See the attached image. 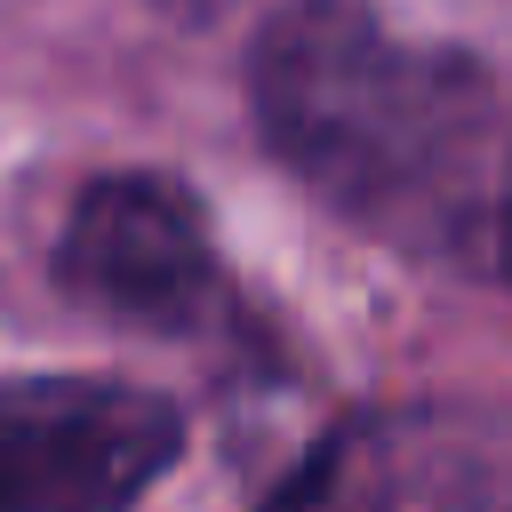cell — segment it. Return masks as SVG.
Instances as JSON below:
<instances>
[{"label":"cell","instance_id":"5","mask_svg":"<svg viewBox=\"0 0 512 512\" xmlns=\"http://www.w3.org/2000/svg\"><path fill=\"white\" fill-rule=\"evenodd\" d=\"M152 8H168V16H184V24H208V16H224L232 0H152Z\"/></svg>","mask_w":512,"mask_h":512},{"label":"cell","instance_id":"2","mask_svg":"<svg viewBox=\"0 0 512 512\" xmlns=\"http://www.w3.org/2000/svg\"><path fill=\"white\" fill-rule=\"evenodd\" d=\"M56 288L144 336H216L232 312L208 208L160 168H112L80 184L56 232Z\"/></svg>","mask_w":512,"mask_h":512},{"label":"cell","instance_id":"3","mask_svg":"<svg viewBox=\"0 0 512 512\" xmlns=\"http://www.w3.org/2000/svg\"><path fill=\"white\" fill-rule=\"evenodd\" d=\"M184 456V408L128 376L0 384V512H128Z\"/></svg>","mask_w":512,"mask_h":512},{"label":"cell","instance_id":"4","mask_svg":"<svg viewBox=\"0 0 512 512\" xmlns=\"http://www.w3.org/2000/svg\"><path fill=\"white\" fill-rule=\"evenodd\" d=\"M272 512H512V424L488 408H392L336 432Z\"/></svg>","mask_w":512,"mask_h":512},{"label":"cell","instance_id":"1","mask_svg":"<svg viewBox=\"0 0 512 512\" xmlns=\"http://www.w3.org/2000/svg\"><path fill=\"white\" fill-rule=\"evenodd\" d=\"M248 112L336 216L512 296V104L472 56L360 0H296L248 48Z\"/></svg>","mask_w":512,"mask_h":512}]
</instances>
